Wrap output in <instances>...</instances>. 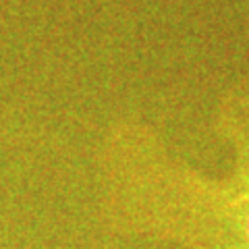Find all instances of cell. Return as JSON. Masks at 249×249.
<instances>
[{
	"label": "cell",
	"instance_id": "1",
	"mask_svg": "<svg viewBox=\"0 0 249 249\" xmlns=\"http://www.w3.org/2000/svg\"><path fill=\"white\" fill-rule=\"evenodd\" d=\"M216 127L232 162L208 177L150 127L116 123L102 147V204L116 231L183 249H249V65L220 100Z\"/></svg>",
	"mask_w": 249,
	"mask_h": 249
}]
</instances>
